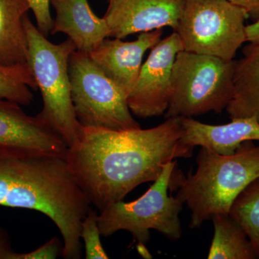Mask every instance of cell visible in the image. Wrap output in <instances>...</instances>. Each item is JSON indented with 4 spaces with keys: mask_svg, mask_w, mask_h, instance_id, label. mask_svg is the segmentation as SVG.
Listing matches in <instances>:
<instances>
[{
    "mask_svg": "<svg viewBox=\"0 0 259 259\" xmlns=\"http://www.w3.org/2000/svg\"><path fill=\"white\" fill-rule=\"evenodd\" d=\"M30 10L27 0H0L1 66L28 63V39L23 19Z\"/></svg>",
    "mask_w": 259,
    "mask_h": 259,
    "instance_id": "2e32d148",
    "label": "cell"
},
{
    "mask_svg": "<svg viewBox=\"0 0 259 259\" xmlns=\"http://www.w3.org/2000/svg\"><path fill=\"white\" fill-rule=\"evenodd\" d=\"M196 162L195 173L181 177L176 195L191 210V229L214 214H229L237 197L259 177V146L245 141L228 156L202 147Z\"/></svg>",
    "mask_w": 259,
    "mask_h": 259,
    "instance_id": "3957f363",
    "label": "cell"
},
{
    "mask_svg": "<svg viewBox=\"0 0 259 259\" xmlns=\"http://www.w3.org/2000/svg\"><path fill=\"white\" fill-rule=\"evenodd\" d=\"M0 98V156H53L66 158L67 145L37 115Z\"/></svg>",
    "mask_w": 259,
    "mask_h": 259,
    "instance_id": "30bf717a",
    "label": "cell"
},
{
    "mask_svg": "<svg viewBox=\"0 0 259 259\" xmlns=\"http://www.w3.org/2000/svg\"><path fill=\"white\" fill-rule=\"evenodd\" d=\"M177 163L175 160L167 163L149 190L136 200L119 201L100 211L98 226L101 236L128 231L140 254L146 258H151L146 247L151 238V230L159 232L171 241L180 240L182 235L180 214L184 202L168 194L169 189L177 190L182 176V172L176 170Z\"/></svg>",
    "mask_w": 259,
    "mask_h": 259,
    "instance_id": "277c9868",
    "label": "cell"
},
{
    "mask_svg": "<svg viewBox=\"0 0 259 259\" xmlns=\"http://www.w3.org/2000/svg\"><path fill=\"white\" fill-rule=\"evenodd\" d=\"M69 74L75 114L81 125L116 131L141 127L130 110L127 95L88 54L76 50L71 54Z\"/></svg>",
    "mask_w": 259,
    "mask_h": 259,
    "instance_id": "ba28073f",
    "label": "cell"
},
{
    "mask_svg": "<svg viewBox=\"0 0 259 259\" xmlns=\"http://www.w3.org/2000/svg\"><path fill=\"white\" fill-rule=\"evenodd\" d=\"M63 243L59 238L54 237L45 244L29 253H25V259H55L62 255Z\"/></svg>",
    "mask_w": 259,
    "mask_h": 259,
    "instance_id": "7402d4cb",
    "label": "cell"
},
{
    "mask_svg": "<svg viewBox=\"0 0 259 259\" xmlns=\"http://www.w3.org/2000/svg\"><path fill=\"white\" fill-rule=\"evenodd\" d=\"M98 226V214L90 209L81 223V238L84 243L85 258L87 259L109 258L100 240Z\"/></svg>",
    "mask_w": 259,
    "mask_h": 259,
    "instance_id": "ffe728a7",
    "label": "cell"
},
{
    "mask_svg": "<svg viewBox=\"0 0 259 259\" xmlns=\"http://www.w3.org/2000/svg\"><path fill=\"white\" fill-rule=\"evenodd\" d=\"M163 33L162 29L141 32L133 41L107 37L89 56L127 97L137 80L145 54L160 41Z\"/></svg>",
    "mask_w": 259,
    "mask_h": 259,
    "instance_id": "7c38bea8",
    "label": "cell"
},
{
    "mask_svg": "<svg viewBox=\"0 0 259 259\" xmlns=\"http://www.w3.org/2000/svg\"><path fill=\"white\" fill-rule=\"evenodd\" d=\"M25 253H17L10 242L9 235L0 227V259H25Z\"/></svg>",
    "mask_w": 259,
    "mask_h": 259,
    "instance_id": "603a6c76",
    "label": "cell"
},
{
    "mask_svg": "<svg viewBox=\"0 0 259 259\" xmlns=\"http://www.w3.org/2000/svg\"><path fill=\"white\" fill-rule=\"evenodd\" d=\"M50 4L55 10L51 35H67L76 51L89 55L110 37L106 21L95 14L88 0H50Z\"/></svg>",
    "mask_w": 259,
    "mask_h": 259,
    "instance_id": "4fadbf2b",
    "label": "cell"
},
{
    "mask_svg": "<svg viewBox=\"0 0 259 259\" xmlns=\"http://www.w3.org/2000/svg\"><path fill=\"white\" fill-rule=\"evenodd\" d=\"M248 18L229 0H185L175 32L184 51L231 61L247 42Z\"/></svg>",
    "mask_w": 259,
    "mask_h": 259,
    "instance_id": "52a82bcc",
    "label": "cell"
},
{
    "mask_svg": "<svg viewBox=\"0 0 259 259\" xmlns=\"http://www.w3.org/2000/svg\"><path fill=\"white\" fill-rule=\"evenodd\" d=\"M246 40L250 44H259V19L245 27Z\"/></svg>",
    "mask_w": 259,
    "mask_h": 259,
    "instance_id": "d4e9b609",
    "label": "cell"
},
{
    "mask_svg": "<svg viewBox=\"0 0 259 259\" xmlns=\"http://www.w3.org/2000/svg\"><path fill=\"white\" fill-rule=\"evenodd\" d=\"M229 215L244 230L259 258V177L237 197Z\"/></svg>",
    "mask_w": 259,
    "mask_h": 259,
    "instance_id": "d6986e66",
    "label": "cell"
},
{
    "mask_svg": "<svg viewBox=\"0 0 259 259\" xmlns=\"http://www.w3.org/2000/svg\"><path fill=\"white\" fill-rule=\"evenodd\" d=\"M184 144L208 148L219 154H233L245 141H259V122L255 117L232 119L225 125H209L182 117Z\"/></svg>",
    "mask_w": 259,
    "mask_h": 259,
    "instance_id": "5bb4252c",
    "label": "cell"
},
{
    "mask_svg": "<svg viewBox=\"0 0 259 259\" xmlns=\"http://www.w3.org/2000/svg\"><path fill=\"white\" fill-rule=\"evenodd\" d=\"M181 51H184L183 46L175 31L151 49L127 95V105L133 115L147 119L166 113L171 97L172 67Z\"/></svg>",
    "mask_w": 259,
    "mask_h": 259,
    "instance_id": "9c48e42d",
    "label": "cell"
},
{
    "mask_svg": "<svg viewBox=\"0 0 259 259\" xmlns=\"http://www.w3.org/2000/svg\"><path fill=\"white\" fill-rule=\"evenodd\" d=\"M236 61L234 93L227 107L230 118L255 117L259 122V44H248Z\"/></svg>",
    "mask_w": 259,
    "mask_h": 259,
    "instance_id": "9a60e30c",
    "label": "cell"
},
{
    "mask_svg": "<svg viewBox=\"0 0 259 259\" xmlns=\"http://www.w3.org/2000/svg\"><path fill=\"white\" fill-rule=\"evenodd\" d=\"M36 20L38 30L48 36L51 34L54 19L50 11V0H27Z\"/></svg>",
    "mask_w": 259,
    "mask_h": 259,
    "instance_id": "44dd1931",
    "label": "cell"
},
{
    "mask_svg": "<svg viewBox=\"0 0 259 259\" xmlns=\"http://www.w3.org/2000/svg\"><path fill=\"white\" fill-rule=\"evenodd\" d=\"M211 220L214 226V236L207 258H257L244 230L229 214H214Z\"/></svg>",
    "mask_w": 259,
    "mask_h": 259,
    "instance_id": "e0dca14e",
    "label": "cell"
},
{
    "mask_svg": "<svg viewBox=\"0 0 259 259\" xmlns=\"http://www.w3.org/2000/svg\"><path fill=\"white\" fill-rule=\"evenodd\" d=\"M91 204L66 158L0 156V205L37 211L50 218L62 236L64 258H81V223Z\"/></svg>",
    "mask_w": 259,
    "mask_h": 259,
    "instance_id": "7a4b0ae2",
    "label": "cell"
},
{
    "mask_svg": "<svg viewBox=\"0 0 259 259\" xmlns=\"http://www.w3.org/2000/svg\"><path fill=\"white\" fill-rule=\"evenodd\" d=\"M23 23L28 39V63L42 95V109L37 116L71 148L81 127L75 114L69 74L70 56L76 47L69 38L59 44L49 41L28 14Z\"/></svg>",
    "mask_w": 259,
    "mask_h": 259,
    "instance_id": "5b68a950",
    "label": "cell"
},
{
    "mask_svg": "<svg viewBox=\"0 0 259 259\" xmlns=\"http://www.w3.org/2000/svg\"><path fill=\"white\" fill-rule=\"evenodd\" d=\"M235 68L236 60L180 51L172 67L171 97L165 117L221 113L233 98Z\"/></svg>",
    "mask_w": 259,
    "mask_h": 259,
    "instance_id": "8992f818",
    "label": "cell"
},
{
    "mask_svg": "<svg viewBox=\"0 0 259 259\" xmlns=\"http://www.w3.org/2000/svg\"><path fill=\"white\" fill-rule=\"evenodd\" d=\"M37 90L28 63L13 66L0 65V98L29 106L34 100L32 90Z\"/></svg>",
    "mask_w": 259,
    "mask_h": 259,
    "instance_id": "ac0fdd59",
    "label": "cell"
},
{
    "mask_svg": "<svg viewBox=\"0 0 259 259\" xmlns=\"http://www.w3.org/2000/svg\"><path fill=\"white\" fill-rule=\"evenodd\" d=\"M233 5L244 9L253 21L259 19V0H229Z\"/></svg>",
    "mask_w": 259,
    "mask_h": 259,
    "instance_id": "cb8c5ba5",
    "label": "cell"
},
{
    "mask_svg": "<svg viewBox=\"0 0 259 259\" xmlns=\"http://www.w3.org/2000/svg\"><path fill=\"white\" fill-rule=\"evenodd\" d=\"M182 134L181 117L149 129L81 125L66 161L90 202L102 211L138 186L155 182L168 162L192 157L194 148L182 142Z\"/></svg>",
    "mask_w": 259,
    "mask_h": 259,
    "instance_id": "6da1fadb",
    "label": "cell"
},
{
    "mask_svg": "<svg viewBox=\"0 0 259 259\" xmlns=\"http://www.w3.org/2000/svg\"><path fill=\"white\" fill-rule=\"evenodd\" d=\"M185 0H108L103 18L110 37L153 31L164 27L176 30Z\"/></svg>",
    "mask_w": 259,
    "mask_h": 259,
    "instance_id": "8fae6325",
    "label": "cell"
}]
</instances>
